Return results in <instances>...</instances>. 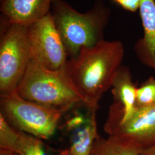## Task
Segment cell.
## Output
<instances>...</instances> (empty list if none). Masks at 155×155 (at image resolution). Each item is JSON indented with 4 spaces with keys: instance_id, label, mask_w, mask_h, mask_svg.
Returning a JSON list of instances; mask_svg holds the SVG:
<instances>
[{
    "instance_id": "1",
    "label": "cell",
    "mask_w": 155,
    "mask_h": 155,
    "mask_svg": "<svg viewBox=\"0 0 155 155\" xmlns=\"http://www.w3.org/2000/svg\"><path fill=\"white\" fill-rule=\"evenodd\" d=\"M124 48L118 40H103L94 47L84 48L70 58L66 71L69 82L90 110H97L103 94L111 88L121 66Z\"/></svg>"
},
{
    "instance_id": "2",
    "label": "cell",
    "mask_w": 155,
    "mask_h": 155,
    "mask_svg": "<svg viewBox=\"0 0 155 155\" xmlns=\"http://www.w3.org/2000/svg\"><path fill=\"white\" fill-rule=\"evenodd\" d=\"M51 15L61 35L68 55H77L84 48L94 47L104 40L110 9L101 0L86 13H81L63 0H54Z\"/></svg>"
},
{
    "instance_id": "3",
    "label": "cell",
    "mask_w": 155,
    "mask_h": 155,
    "mask_svg": "<svg viewBox=\"0 0 155 155\" xmlns=\"http://www.w3.org/2000/svg\"><path fill=\"white\" fill-rule=\"evenodd\" d=\"M16 91L22 98L63 112L83 104L64 70H51L31 61Z\"/></svg>"
},
{
    "instance_id": "4",
    "label": "cell",
    "mask_w": 155,
    "mask_h": 155,
    "mask_svg": "<svg viewBox=\"0 0 155 155\" xmlns=\"http://www.w3.org/2000/svg\"><path fill=\"white\" fill-rule=\"evenodd\" d=\"M1 112L17 129L47 140L55 132L63 111L22 98L16 91L1 94Z\"/></svg>"
},
{
    "instance_id": "5",
    "label": "cell",
    "mask_w": 155,
    "mask_h": 155,
    "mask_svg": "<svg viewBox=\"0 0 155 155\" xmlns=\"http://www.w3.org/2000/svg\"><path fill=\"white\" fill-rule=\"evenodd\" d=\"M4 16V15H3ZM1 22L0 41L1 94L14 91L31 61L28 43V25Z\"/></svg>"
},
{
    "instance_id": "6",
    "label": "cell",
    "mask_w": 155,
    "mask_h": 155,
    "mask_svg": "<svg viewBox=\"0 0 155 155\" xmlns=\"http://www.w3.org/2000/svg\"><path fill=\"white\" fill-rule=\"evenodd\" d=\"M31 61L51 70H66L68 54L50 12L28 25Z\"/></svg>"
},
{
    "instance_id": "7",
    "label": "cell",
    "mask_w": 155,
    "mask_h": 155,
    "mask_svg": "<svg viewBox=\"0 0 155 155\" xmlns=\"http://www.w3.org/2000/svg\"><path fill=\"white\" fill-rule=\"evenodd\" d=\"M104 129L109 136L130 140L142 148L150 147L155 144V105L136 108L125 121L110 107Z\"/></svg>"
},
{
    "instance_id": "8",
    "label": "cell",
    "mask_w": 155,
    "mask_h": 155,
    "mask_svg": "<svg viewBox=\"0 0 155 155\" xmlns=\"http://www.w3.org/2000/svg\"><path fill=\"white\" fill-rule=\"evenodd\" d=\"M114 102L110 106L121 121L128 119L136 110L137 86L133 82L129 68L121 66L118 70L111 86Z\"/></svg>"
},
{
    "instance_id": "9",
    "label": "cell",
    "mask_w": 155,
    "mask_h": 155,
    "mask_svg": "<svg viewBox=\"0 0 155 155\" xmlns=\"http://www.w3.org/2000/svg\"><path fill=\"white\" fill-rule=\"evenodd\" d=\"M54 0H2L1 12L10 22L25 25L45 16Z\"/></svg>"
},
{
    "instance_id": "10",
    "label": "cell",
    "mask_w": 155,
    "mask_h": 155,
    "mask_svg": "<svg viewBox=\"0 0 155 155\" xmlns=\"http://www.w3.org/2000/svg\"><path fill=\"white\" fill-rule=\"evenodd\" d=\"M139 11L144 36L135 45V52L140 61L155 71V0H141Z\"/></svg>"
},
{
    "instance_id": "11",
    "label": "cell",
    "mask_w": 155,
    "mask_h": 155,
    "mask_svg": "<svg viewBox=\"0 0 155 155\" xmlns=\"http://www.w3.org/2000/svg\"><path fill=\"white\" fill-rule=\"evenodd\" d=\"M142 148L129 139L109 136L94 141L90 155H139Z\"/></svg>"
},
{
    "instance_id": "12",
    "label": "cell",
    "mask_w": 155,
    "mask_h": 155,
    "mask_svg": "<svg viewBox=\"0 0 155 155\" xmlns=\"http://www.w3.org/2000/svg\"><path fill=\"white\" fill-rule=\"evenodd\" d=\"M91 111L84 127L72 139L69 150L71 155H90L94 141L100 136L96 121V110Z\"/></svg>"
},
{
    "instance_id": "13",
    "label": "cell",
    "mask_w": 155,
    "mask_h": 155,
    "mask_svg": "<svg viewBox=\"0 0 155 155\" xmlns=\"http://www.w3.org/2000/svg\"><path fill=\"white\" fill-rule=\"evenodd\" d=\"M15 153L17 155H49L41 139L20 130Z\"/></svg>"
},
{
    "instance_id": "14",
    "label": "cell",
    "mask_w": 155,
    "mask_h": 155,
    "mask_svg": "<svg viewBox=\"0 0 155 155\" xmlns=\"http://www.w3.org/2000/svg\"><path fill=\"white\" fill-rule=\"evenodd\" d=\"M20 130L12 126L4 114L0 113V149L15 152Z\"/></svg>"
},
{
    "instance_id": "15",
    "label": "cell",
    "mask_w": 155,
    "mask_h": 155,
    "mask_svg": "<svg viewBox=\"0 0 155 155\" xmlns=\"http://www.w3.org/2000/svg\"><path fill=\"white\" fill-rule=\"evenodd\" d=\"M155 105V77H150L137 87L136 107L143 108Z\"/></svg>"
},
{
    "instance_id": "16",
    "label": "cell",
    "mask_w": 155,
    "mask_h": 155,
    "mask_svg": "<svg viewBox=\"0 0 155 155\" xmlns=\"http://www.w3.org/2000/svg\"><path fill=\"white\" fill-rule=\"evenodd\" d=\"M116 4L121 6L123 9L129 12L137 11L139 10L141 0H113Z\"/></svg>"
},
{
    "instance_id": "17",
    "label": "cell",
    "mask_w": 155,
    "mask_h": 155,
    "mask_svg": "<svg viewBox=\"0 0 155 155\" xmlns=\"http://www.w3.org/2000/svg\"><path fill=\"white\" fill-rule=\"evenodd\" d=\"M139 155H155V144L142 148Z\"/></svg>"
},
{
    "instance_id": "18",
    "label": "cell",
    "mask_w": 155,
    "mask_h": 155,
    "mask_svg": "<svg viewBox=\"0 0 155 155\" xmlns=\"http://www.w3.org/2000/svg\"><path fill=\"white\" fill-rule=\"evenodd\" d=\"M0 155H17L16 153L7 150L0 149Z\"/></svg>"
},
{
    "instance_id": "19",
    "label": "cell",
    "mask_w": 155,
    "mask_h": 155,
    "mask_svg": "<svg viewBox=\"0 0 155 155\" xmlns=\"http://www.w3.org/2000/svg\"><path fill=\"white\" fill-rule=\"evenodd\" d=\"M59 155H71V154L70 153L69 149H67L61 150L59 153Z\"/></svg>"
}]
</instances>
